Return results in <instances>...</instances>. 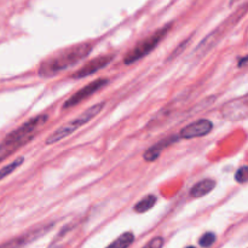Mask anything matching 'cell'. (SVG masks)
Here are the masks:
<instances>
[{
  "label": "cell",
  "instance_id": "6da1fadb",
  "mask_svg": "<svg viewBox=\"0 0 248 248\" xmlns=\"http://www.w3.org/2000/svg\"><path fill=\"white\" fill-rule=\"evenodd\" d=\"M90 52H91V45L87 43L78 44V45L63 48L52 57L47 58L41 63L38 72L39 77L48 79V78H52L53 75L60 74L63 70L78 64L80 61L87 57Z\"/></svg>",
  "mask_w": 248,
  "mask_h": 248
},
{
  "label": "cell",
  "instance_id": "7a4b0ae2",
  "mask_svg": "<svg viewBox=\"0 0 248 248\" xmlns=\"http://www.w3.org/2000/svg\"><path fill=\"white\" fill-rule=\"evenodd\" d=\"M47 119L48 116L46 114L34 116V118L26 121L23 125L19 126L18 128H16L11 133H9L0 142V154L2 155L1 159L4 156H9L15 150L19 149L23 145H26L27 143L31 142L35 137L36 132L40 130L41 126L47 121Z\"/></svg>",
  "mask_w": 248,
  "mask_h": 248
},
{
  "label": "cell",
  "instance_id": "3957f363",
  "mask_svg": "<svg viewBox=\"0 0 248 248\" xmlns=\"http://www.w3.org/2000/svg\"><path fill=\"white\" fill-rule=\"evenodd\" d=\"M104 102H101V103L93 104L92 107L87 108L86 110L82 114H80L78 118L73 119V120L68 121L64 125H62L61 127H58L55 132L51 136H48V138L46 140V145L55 144V143L60 142V140H64L68 136L72 135L73 132H75L77 130H79L81 126H84L85 124H87L89 121H91L92 119L96 118L99 113L102 111V109L104 108Z\"/></svg>",
  "mask_w": 248,
  "mask_h": 248
},
{
  "label": "cell",
  "instance_id": "277c9868",
  "mask_svg": "<svg viewBox=\"0 0 248 248\" xmlns=\"http://www.w3.org/2000/svg\"><path fill=\"white\" fill-rule=\"evenodd\" d=\"M172 24H166L162 28L157 29L154 34H152L150 36H148L147 39H144L143 41L138 43L127 55L125 56V64H132V63L137 62V61L142 60L145 56L149 55L160 43L165 39V36L169 34L170 29H171Z\"/></svg>",
  "mask_w": 248,
  "mask_h": 248
},
{
  "label": "cell",
  "instance_id": "5b68a950",
  "mask_svg": "<svg viewBox=\"0 0 248 248\" xmlns=\"http://www.w3.org/2000/svg\"><path fill=\"white\" fill-rule=\"evenodd\" d=\"M108 84H109V79H107V78H101V79L93 80V81H91L90 84L85 85L82 89H80L79 91L75 92L72 97H69V98L64 102V104H63V109H69L72 108V107L77 106V104L81 103L82 101L87 99L91 94L96 93L97 91L102 90Z\"/></svg>",
  "mask_w": 248,
  "mask_h": 248
},
{
  "label": "cell",
  "instance_id": "8992f818",
  "mask_svg": "<svg viewBox=\"0 0 248 248\" xmlns=\"http://www.w3.org/2000/svg\"><path fill=\"white\" fill-rule=\"evenodd\" d=\"M248 114V98L247 96H242L240 98H235L228 102L223 106L222 115L225 120L240 121L245 120Z\"/></svg>",
  "mask_w": 248,
  "mask_h": 248
},
{
  "label": "cell",
  "instance_id": "52a82bcc",
  "mask_svg": "<svg viewBox=\"0 0 248 248\" xmlns=\"http://www.w3.org/2000/svg\"><path fill=\"white\" fill-rule=\"evenodd\" d=\"M213 124L208 119H200L194 123L189 124L188 126L183 127L179 132V138L184 140H193V138L203 137L212 131Z\"/></svg>",
  "mask_w": 248,
  "mask_h": 248
},
{
  "label": "cell",
  "instance_id": "ba28073f",
  "mask_svg": "<svg viewBox=\"0 0 248 248\" xmlns=\"http://www.w3.org/2000/svg\"><path fill=\"white\" fill-rule=\"evenodd\" d=\"M113 60H114V55L98 56V57L93 58V60L85 63V64L82 65L78 72H75L70 78H73V79H81V78L94 74V73H97L98 70H101L102 68L107 67V65H108Z\"/></svg>",
  "mask_w": 248,
  "mask_h": 248
},
{
  "label": "cell",
  "instance_id": "9c48e42d",
  "mask_svg": "<svg viewBox=\"0 0 248 248\" xmlns=\"http://www.w3.org/2000/svg\"><path fill=\"white\" fill-rule=\"evenodd\" d=\"M179 140H181V138H179L178 135L169 136V137H166V138H164V140H159V142L155 143L153 147H150L149 149L145 150L143 157H144V160L147 162L155 161V160L159 159L160 155H161V153L164 152L165 149H167L169 147H171L172 144L177 143Z\"/></svg>",
  "mask_w": 248,
  "mask_h": 248
},
{
  "label": "cell",
  "instance_id": "30bf717a",
  "mask_svg": "<svg viewBox=\"0 0 248 248\" xmlns=\"http://www.w3.org/2000/svg\"><path fill=\"white\" fill-rule=\"evenodd\" d=\"M228 21H229V18H228ZM228 21H225L222 26L218 27V28L216 29L215 31H212L210 35L206 36L205 40H203L202 43L198 46V48H196V52H200V55H203V53L207 52L208 50H211V47H212V46H215L216 44L218 43V40H220L219 39L220 35H222L223 33H225V31L229 29V27L227 26Z\"/></svg>",
  "mask_w": 248,
  "mask_h": 248
},
{
  "label": "cell",
  "instance_id": "8fae6325",
  "mask_svg": "<svg viewBox=\"0 0 248 248\" xmlns=\"http://www.w3.org/2000/svg\"><path fill=\"white\" fill-rule=\"evenodd\" d=\"M216 184L217 183H216L215 179H211V178L202 179V181L198 182V183L190 189V196L194 199L203 198V196L210 194L211 191L216 188Z\"/></svg>",
  "mask_w": 248,
  "mask_h": 248
},
{
  "label": "cell",
  "instance_id": "7c38bea8",
  "mask_svg": "<svg viewBox=\"0 0 248 248\" xmlns=\"http://www.w3.org/2000/svg\"><path fill=\"white\" fill-rule=\"evenodd\" d=\"M46 229H47V228L44 227V228H41V229H36L35 232H27V234L22 235V236L17 237V239H14V240H11V241L6 242V244H4L2 246H0V248H19V247L24 246V245L28 244L29 241H31L34 237L41 235V234H36V232H44V230H46Z\"/></svg>",
  "mask_w": 248,
  "mask_h": 248
},
{
  "label": "cell",
  "instance_id": "4fadbf2b",
  "mask_svg": "<svg viewBox=\"0 0 248 248\" xmlns=\"http://www.w3.org/2000/svg\"><path fill=\"white\" fill-rule=\"evenodd\" d=\"M156 201H157L156 196L153 195V194H148L147 196H144L142 200H140L137 203H136V206L133 207V211H135L136 213L148 212V211L152 210V208L154 207Z\"/></svg>",
  "mask_w": 248,
  "mask_h": 248
},
{
  "label": "cell",
  "instance_id": "5bb4252c",
  "mask_svg": "<svg viewBox=\"0 0 248 248\" xmlns=\"http://www.w3.org/2000/svg\"><path fill=\"white\" fill-rule=\"evenodd\" d=\"M133 241H135V235H133V232H126L123 235H120L118 239L114 240L106 248H128L133 244Z\"/></svg>",
  "mask_w": 248,
  "mask_h": 248
},
{
  "label": "cell",
  "instance_id": "9a60e30c",
  "mask_svg": "<svg viewBox=\"0 0 248 248\" xmlns=\"http://www.w3.org/2000/svg\"><path fill=\"white\" fill-rule=\"evenodd\" d=\"M23 161H24V157L19 156V157H17L16 160H14L12 162H10V164L5 165L4 167H1V169H0V181H1V179H4L5 177L10 176V174H11L14 171H16V170L18 169L22 164H23Z\"/></svg>",
  "mask_w": 248,
  "mask_h": 248
},
{
  "label": "cell",
  "instance_id": "2e32d148",
  "mask_svg": "<svg viewBox=\"0 0 248 248\" xmlns=\"http://www.w3.org/2000/svg\"><path fill=\"white\" fill-rule=\"evenodd\" d=\"M216 240H217V236H216L215 232H205V234L199 239V245H200L202 248H208L215 244Z\"/></svg>",
  "mask_w": 248,
  "mask_h": 248
},
{
  "label": "cell",
  "instance_id": "e0dca14e",
  "mask_svg": "<svg viewBox=\"0 0 248 248\" xmlns=\"http://www.w3.org/2000/svg\"><path fill=\"white\" fill-rule=\"evenodd\" d=\"M235 181L240 184H246L248 181V167L246 165L240 167L235 173Z\"/></svg>",
  "mask_w": 248,
  "mask_h": 248
},
{
  "label": "cell",
  "instance_id": "ac0fdd59",
  "mask_svg": "<svg viewBox=\"0 0 248 248\" xmlns=\"http://www.w3.org/2000/svg\"><path fill=\"white\" fill-rule=\"evenodd\" d=\"M162 246H164V237L156 236L150 240L143 248H162Z\"/></svg>",
  "mask_w": 248,
  "mask_h": 248
},
{
  "label": "cell",
  "instance_id": "d6986e66",
  "mask_svg": "<svg viewBox=\"0 0 248 248\" xmlns=\"http://www.w3.org/2000/svg\"><path fill=\"white\" fill-rule=\"evenodd\" d=\"M247 60H248L247 56H244V57L239 58V62H237V64H239V67H244V65L247 63Z\"/></svg>",
  "mask_w": 248,
  "mask_h": 248
},
{
  "label": "cell",
  "instance_id": "ffe728a7",
  "mask_svg": "<svg viewBox=\"0 0 248 248\" xmlns=\"http://www.w3.org/2000/svg\"><path fill=\"white\" fill-rule=\"evenodd\" d=\"M186 248H195V247H193V246H190V247H186Z\"/></svg>",
  "mask_w": 248,
  "mask_h": 248
}]
</instances>
